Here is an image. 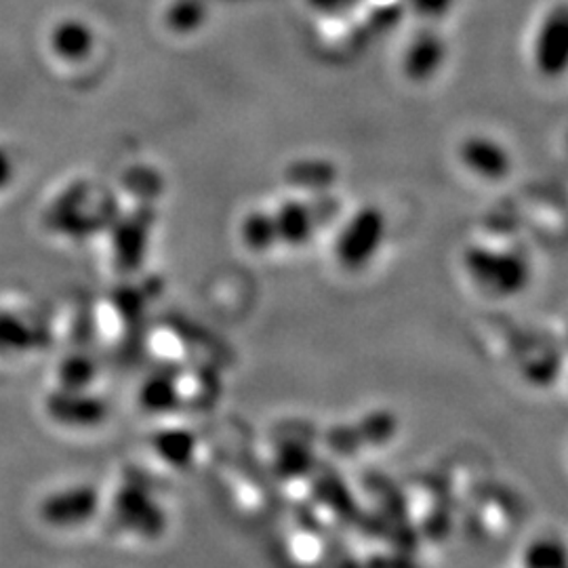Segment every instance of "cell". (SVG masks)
<instances>
[{
  "mask_svg": "<svg viewBox=\"0 0 568 568\" xmlns=\"http://www.w3.org/2000/svg\"><path fill=\"white\" fill-rule=\"evenodd\" d=\"M466 267L480 288L501 300L525 293L532 278L530 262L516 251L474 246L467 251Z\"/></svg>",
  "mask_w": 568,
  "mask_h": 568,
  "instance_id": "1",
  "label": "cell"
},
{
  "mask_svg": "<svg viewBox=\"0 0 568 568\" xmlns=\"http://www.w3.org/2000/svg\"><path fill=\"white\" fill-rule=\"evenodd\" d=\"M532 65L544 81H560L568 74V2L546 11L532 39Z\"/></svg>",
  "mask_w": 568,
  "mask_h": 568,
  "instance_id": "2",
  "label": "cell"
},
{
  "mask_svg": "<svg viewBox=\"0 0 568 568\" xmlns=\"http://www.w3.org/2000/svg\"><path fill=\"white\" fill-rule=\"evenodd\" d=\"M116 514L121 516V523L143 537H159L163 532V511L143 495V490H124L119 497Z\"/></svg>",
  "mask_w": 568,
  "mask_h": 568,
  "instance_id": "5",
  "label": "cell"
},
{
  "mask_svg": "<svg viewBox=\"0 0 568 568\" xmlns=\"http://www.w3.org/2000/svg\"><path fill=\"white\" fill-rule=\"evenodd\" d=\"M98 508L95 490L91 488H68L49 495L41 504L42 520L55 528H70L89 520Z\"/></svg>",
  "mask_w": 568,
  "mask_h": 568,
  "instance_id": "4",
  "label": "cell"
},
{
  "mask_svg": "<svg viewBox=\"0 0 568 568\" xmlns=\"http://www.w3.org/2000/svg\"><path fill=\"white\" fill-rule=\"evenodd\" d=\"M55 42H58V49L63 53H81L89 39H87V32L82 30V26L68 23V26H61L58 30Z\"/></svg>",
  "mask_w": 568,
  "mask_h": 568,
  "instance_id": "7",
  "label": "cell"
},
{
  "mask_svg": "<svg viewBox=\"0 0 568 568\" xmlns=\"http://www.w3.org/2000/svg\"><path fill=\"white\" fill-rule=\"evenodd\" d=\"M445 61V42L434 34H424L413 44L408 55V72L417 79H429Z\"/></svg>",
  "mask_w": 568,
  "mask_h": 568,
  "instance_id": "6",
  "label": "cell"
},
{
  "mask_svg": "<svg viewBox=\"0 0 568 568\" xmlns=\"http://www.w3.org/2000/svg\"><path fill=\"white\" fill-rule=\"evenodd\" d=\"M462 161L474 175L487 182H504L514 169L511 152L490 135L467 138L462 145Z\"/></svg>",
  "mask_w": 568,
  "mask_h": 568,
  "instance_id": "3",
  "label": "cell"
}]
</instances>
